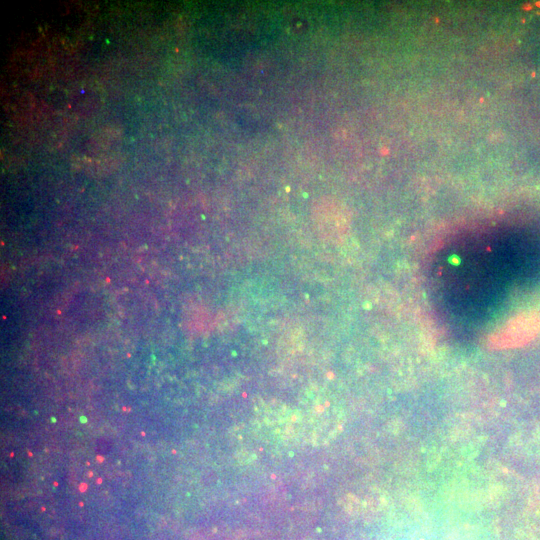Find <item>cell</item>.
Segmentation results:
<instances>
[{
	"label": "cell",
	"mask_w": 540,
	"mask_h": 540,
	"mask_svg": "<svg viewBox=\"0 0 540 540\" xmlns=\"http://www.w3.org/2000/svg\"><path fill=\"white\" fill-rule=\"evenodd\" d=\"M299 437L312 445L326 444L334 436L336 415L327 401L317 399L296 410Z\"/></svg>",
	"instance_id": "obj_1"
},
{
	"label": "cell",
	"mask_w": 540,
	"mask_h": 540,
	"mask_svg": "<svg viewBox=\"0 0 540 540\" xmlns=\"http://www.w3.org/2000/svg\"><path fill=\"white\" fill-rule=\"evenodd\" d=\"M257 420L270 436L281 441L300 439L296 410L277 403L260 406Z\"/></svg>",
	"instance_id": "obj_2"
}]
</instances>
